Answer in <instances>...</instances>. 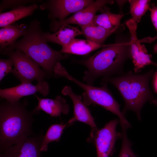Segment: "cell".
Instances as JSON below:
<instances>
[{
  "instance_id": "cell-19",
  "label": "cell",
  "mask_w": 157,
  "mask_h": 157,
  "mask_svg": "<svg viewBox=\"0 0 157 157\" xmlns=\"http://www.w3.org/2000/svg\"><path fill=\"white\" fill-rule=\"evenodd\" d=\"M38 7L36 3L27 6H21L0 14V27L3 28L16 21L32 15Z\"/></svg>"
},
{
  "instance_id": "cell-22",
  "label": "cell",
  "mask_w": 157,
  "mask_h": 157,
  "mask_svg": "<svg viewBox=\"0 0 157 157\" xmlns=\"http://www.w3.org/2000/svg\"><path fill=\"white\" fill-rule=\"evenodd\" d=\"M130 12L132 19L137 23L140 22L142 17L150 8L149 0H129Z\"/></svg>"
},
{
  "instance_id": "cell-2",
  "label": "cell",
  "mask_w": 157,
  "mask_h": 157,
  "mask_svg": "<svg viewBox=\"0 0 157 157\" xmlns=\"http://www.w3.org/2000/svg\"><path fill=\"white\" fill-rule=\"evenodd\" d=\"M47 33L43 31L39 21L33 20L30 22L22 38L6 48L1 53L4 54L11 51H20L36 63L48 76H52L55 74L54 69L56 64L69 56L53 49L49 45L46 38Z\"/></svg>"
},
{
  "instance_id": "cell-25",
  "label": "cell",
  "mask_w": 157,
  "mask_h": 157,
  "mask_svg": "<svg viewBox=\"0 0 157 157\" xmlns=\"http://www.w3.org/2000/svg\"><path fill=\"white\" fill-rule=\"evenodd\" d=\"M13 62L10 58L0 59V81L10 73H12L13 69Z\"/></svg>"
},
{
  "instance_id": "cell-16",
  "label": "cell",
  "mask_w": 157,
  "mask_h": 157,
  "mask_svg": "<svg viewBox=\"0 0 157 157\" xmlns=\"http://www.w3.org/2000/svg\"><path fill=\"white\" fill-rule=\"evenodd\" d=\"M82 34L81 31L78 26L65 24L53 33L47 32L46 38L47 42L56 43L62 47L69 44L77 36Z\"/></svg>"
},
{
  "instance_id": "cell-5",
  "label": "cell",
  "mask_w": 157,
  "mask_h": 157,
  "mask_svg": "<svg viewBox=\"0 0 157 157\" xmlns=\"http://www.w3.org/2000/svg\"><path fill=\"white\" fill-rule=\"evenodd\" d=\"M55 74L63 76L76 84L84 90L82 100L86 106L97 105L117 115L120 123L127 125L129 122L120 110V106L108 89L107 83L102 82L101 87H96L84 83L71 75L59 62L55 66Z\"/></svg>"
},
{
  "instance_id": "cell-17",
  "label": "cell",
  "mask_w": 157,
  "mask_h": 157,
  "mask_svg": "<svg viewBox=\"0 0 157 157\" xmlns=\"http://www.w3.org/2000/svg\"><path fill=\"white\" fill-rule=\"evenodd\" d=\"M108 45L99 44L87 39L75 38L67 45L62 47L60 51L63 53L84 55Z\"/></svg>"
},
{
  "instance_id": "cell-12",
  "label": "cell",
  "mask_w": 157,
  "mask_h": 157,
  "mask_svg": "<svg viewBox=\"0 0 157 157\" xmlns=\"http://www.w3.org/2000/svg\"><path fill=\"white\" fill-rule=\"evenodd\" d=\"M43 137L29 136L1 152L0 157H41Z\"/></svg>"
},
{
  "instance_id": "cell-3",
  "label": "cell",
  "mask_w": 157,
  "mask_h": 157,
  "mask_svg": "<svg viewBox=\"0 0 157 157\" xmlns=\"http://www.w3.org/2000/svg\"><path fill=\"white\" fill-rule=\"evenodd\" d=\"M27 104L26 100L22 102L5 100L0 103L1 152L31 134L33 114L35 113L27 110Z\"/></svg>"
},
{
  "instance_id": "cell-15",
  "label": "cell",
  "mask_w": 157,
  "mask_h": 157,
  "mask_svg": "<svg viewBox=\"0 0 157 157\" xmlns=\"http://www.w3.org/2000/svg\"><path fill=\"white\" fill-rule=\"evenodd\" d=\"M28 27L24 24H13L0 29V51L1 53L7 47L13 45L16 40L23 36Z\"/></svg>"
},
{
  "instance_id": "cell-27",
  "label": "cell",
  "mask_w": 157,
  "mask_h": 157,
  "mask_svg": "<svg viewBox=\"0 0 157 157\" xmlns=\"http://www.w3.org/2000/svg\"><path fill=\"white\" fill-rule=\"evenodd\" d=\"M154 86L155 90L157 91V73H156L155 76Z\"/></svg>"
},
{
  "instance_id": "cell-6",
  "label": "cell",
  "mask_w": 157,
  "mask_h": 157,
  "mask_svg": "<svg viewBox=\"0 0 157 157\" xmlns=\"http://www.w3.org/2000/svg\"><path fill=\"white\" fill-rule=\"evenodd\" d=\"M3 55L12 60L14 68L12 73L21 83H31L34 80L38 82L44 81L48 76L36 63L20 51H11Z\"/></svg>"
},
{
  "instance_id": "cell-20",
  "label": "cell",
  "mask_w": 157,
  "mask_h": 157,
  "mask_svg": "<svg viewBox=\"0 0 157 157\" xmlns=\"http://www.w3.org/2000/svg\"><path fill=\"white\" fill-rule=\"evenodd\" d=\"M100 11L101 13L96 15L93 20L96 24L108 30L118 29L122 27L120 22L123 14L112 13L106 6Z\"/></svg>"
},
{
  "instance_id": "cell-21",
  "label": "cell",
  "mask_w": 157,
  "mask_h": 157,
  "mask_svg": "<svg viewBox=\"0 0 157 157\" xmlns=\"http://www.w3.org/2000/svg\"><path fill=\"white\" fill-rule=\"evenodd\" d=\"M69 125L67 123L65 124L61 123L51 125L43 137L41 146V151L45 152L48 150L49 143L54 141L58 142L63 130Z\"/></svg>"
},
{
  "instance_id": "cell-13",
  "label": "cell",
  "mask_w": 157,
  "mask_h": 157,
  "mask_svg": "<svg viewBox=\"0 0 157 157\" xmlns=\"http://www.w3.org/2000/svg\"><path fill=\"white\" fill-rule=\"evenodd\" d=\"M49 92L48 83L45 81H38L36 85L30 83H21L12 87L0 89V96L2 99L9 101H19L25 96L39 92L44 96Z\"/></svg>"
},
{
  "instance_id": "cell-4",
  "label": "cell",
  "mask_w": 157,
  "mask_h": 157,
  "mask_svg": "<svg viewBox=\"0 0 157 157\" xmlns=\"http://www.w3.org/2000/svg\"><path fill=\"white\" fill-rule=\"evenodd\" d=\"M152 73L151 71L141 74L131 71L116 76L104 77L101 81L102 82L112 84L120 93L125 103L123 114L124 115L127 110L133 111L140 120L141 110L144 104L148 101H156L149 86Z\"/></svg>"
},
{
  "instance_id": "cell-24",
  "label": "cell",
  "mask_w": 157,
  "mask_h": 157,
  "mask_svg": "<svg viewBox=\"0 0 157 157\" xmlns=\"http://www.w3.org/2000/svg\"><path fill=\"white\" fill-rule=\"evenodd\" d=\"M126 130H122V143L118 157H137L131 148V144L127 137Z\"/></svg>"
},
{
  "instance_id": "cell-23",
  "label": "cell",
  "mask_w": 157,
  "mask_h": 157,
  "mask_svg": "<svg viewBox=\"0 0 157 157\" xmlns=\"http://www.w3.org/2000/svg\"><path fill=\"white\" fill-rule=\"evenodd\" d=\"M42 0H4L1 1L0 5V13L4 10L11 8L12 9L18 7L25 6L27 4H35Z\"/></svg>"
},
{
  "instance_id": "cell-1",
  "label": "cell",
  "mask_w": 157,
  "mask_h": 157,
  "mask_svg": "<svg viewBox=\"0 0 157 157\" xmlns=\"http://www.w3.org/2000/svg\"><path fill=\"white\" fill-rule=\"evenodd\" d=\"M129 58H131L130 39L119 36L115 43L108 44L92 56L76 62L87 69L83 81L93 85L95 80L100 77L123 74L124 63Z\"/></svg>"
},
{
  "instance_id": "cell-18",
  "label": "cell",
  "mask_w": 157,
  "mask_h": 157,
  "mask_svg": "<svg viewBox=\"0 0 157 157\" xmlns=\"http://www.w3.org/2000/svg\"><path fill=\"white\" fill-rule=\"evenodd\" d=\"M82 35L86 39L100 44H104L107 38L114 33L118 32L119 28L108 30L96 24L93 21L85 26L80 27Z\"/></svg>"
},
{
  "instance_id": "cell-26",
  "label": "cell",
  "mask_w": 157,
  "mask_h": 157,
  "mask_svg": "<svg viewBox=\"0 0 157 157\" xmlns=\"http://www.w3.org/2000/svg\"><path fill=\"white\" fill-rule=\"evenodd\" d=\"M152 22L157 32V6H153L149 9ZM157 39V36H156ZM154 52L157 53V43L154 47Z\"/></svg>"
},
{
  "instance_id": "cell-14",
  "label": "cell",
  "mask_w": 157,
  "mask_h": 157,
  "mask_svg": "<svg viewBox=\"0 0 157 157\" xmlns=\"http://www.w3.org/2000/svg\"><path fill=\"white\" fill-rule=\"evenodd\" d=\"M38 100V103L34 110L35 113L42 110L52 117L60 116L62 114H67L69 111V106L66 99L58 95L54 99L42 98L35 94H34Z\"/></svg>"
},
{
  "instance_id": "cell-9",
  "label": "cell",
  "mask_w": 157,
  "mask_h": 157,
  "mask_svg": "<svg viewBox=\"0 0 157 157\" xmlns=\"http://www.w3.org/2000/svg\"><path fill=\"white\" fill-rule=\"evenodd\" d=\"M126 25L130 33L131 58L134 64L135 73L140 72L142 69L148 65H153L157 67V63L152 60L151 55L147 53L145 46L141 44L137 38V23L130 19L126 21Z\"/></svg>"
},
{
  "instance_id": "cell-11",
  "label": "cell",
  "mask_w": 157,
  "mask_h": 157,
  "mask_svg": "<svg viewBox=\"0 0 157 157\" xmlns=\"http://www.w3.org/2000/svg\"><path fill=\"white\" fill-rule=\"evenodd\" d=\"M62 93L64 95L69 96L72 99L73 105V116L67 123L70 125L75 121H78L89 125L91 127L92 131L88 141L91 142L98 129L94 118L83 101L82 96L75 94L71 88L67 86L64 87Z\"/></svg>"
},
{
  "instance_id": "cell-7",
  "label": "cell",
  "mask_w": 157,
  "mask_h": 157,
  "mask_svg": "<svg viewBox=\"0 0 157 157\" xmlns=\"http://www.w3.org/2000/svg\"><path fill=\"white\" fill-rule=\"evenodd\" d=\"M92 0H49L43 1L40 9L49 12L48 17L51 22L61 21L69 15L75 13L91 4Z\"/></svg>"
},
{
  "instance_id": "cell-10",
  "label": "cell",
  "mask_w": 157,
  "mask_h": 157,
  "mask_svg": "<svg viewBox=\"0 0 157 157\" xmlns=\"http://www.w3.org/2000/svg\"><path fill=\"white\" fill-rule=\"evenodd\" d=\"M119 122L118 119L111 121L97 131L93 139L96 148L97 157H109L113 153L117 139L122 136L116 131Z\"/></svg>"
},
{
  "instance_id": "cell-8",
  "label": "cell",
  "mask_w": 157,
  "mask_h": 157,
  "mask_svg": "<svg viewBox=\"0 0 157 157\" xmlns=\"http://www.w3.org/2000/svg\"><path fill=\"white\" fill-rule=\"evenodd\" d=\"M112 0H97L87 7L74 13V15L61 21L51 22L50 30L54 33L65 24H76L80 27L91 23L97 11H100L107 4H113Z\"/></svg>"
}]
</instances>
